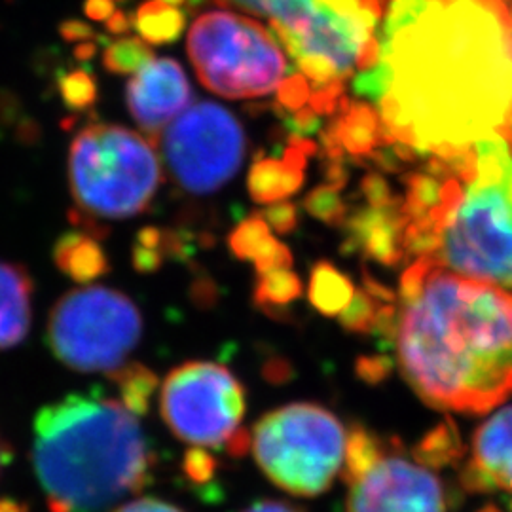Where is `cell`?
<instances>
[{"instance_id": "cell-1", "label": "cell", "mask_w": 512, "mask_h": 512, "mask_svg": "<svg viewBox=\"0 0 512 512\" xmlns=\"http://www.w3.org/2000/svg\"><path fill=\"white\" fill-rule=\"evenodd\" d=\"M382 46L391 84L380 105L384 143L448 162L482 139L509 137L512 18L505 2H431Z\"/></svg>"}, {"instance_id": "cell-2", "label": "cell", "mask_w": 512, "mask_h": 512, "mask_svg": "<svg viewBox=\"0 0 512 512\" xmlns=\"http://www.w3.org/2000/svg\"><path fill=\"white\" fill-rule=\"evenodd\" d=\"M399 366L431 408L480 416L512 397V293L437 266L404 304Z\"/></svg>"}, {"instance_id": "cell-3", "label": "cell", "mask_w": 512, "mask_h": 512, "mask_svg": "<svg viewBox=\"0 0 512 512\" xmlns=\"http://www.w3.org/2000/svg\"><path fill=\"white\" fill-rule=\"evenodd\" d=\"M33 467L52 512H103L152 480L156 456L120 399L73 393L40 408Z\"/></svg>"}, {"instance_id": "cell-4", "label": "cell", "mask_w": 512, "mask_h": 512, "mask_svg": "<svg viewBox=\"0 0 512 512\" xmlns=\"http://www.w3.org/2000/svg\"><path fill=\"white\" fill-rule=\"evenodd\" d=\"M162 183L156 150L139 133L116 124L80 129L69 150L73 220L84 232L101 234L107 220L147 211Z\"/></svg>"}, {"instance_id": "cell-5", "label": "cell", "mask_w": 512, "mask_h": 512, "mask_svg": "<svg viewBox=\"0 0 512 512\" xmlns=\"http://www.w3.org/2000/svg\"><path fill=\"white\" fill-rule=\"evenodd\" d=\"M476 177L440 232L437 260L465 277L512 287V156L494 135L475 143Z\"/></svg>"}, {"instance_id": "cell-6", "label": "cell", "mask_w": 512, "mask_h": 512, "mask_svg": "<svg viewBox=\"0 0 512 512\" xmlns=\"http://www.w3.org/2000/svg\"><path fill=\"white\" fill-rule=\"evenodd\" d=\"M340 420L319 404L294 403L262 416L253 433V454L262 473L289 494L327 492L344 461Z\"/></svg>"}, {"instance_id": "cell-7", "label": "cell", "mask_w": 512, "mask_h": 512, "mask_svg": "<svg viewBox=\"0 0 512 512\" xmlns=\"http://www.w3.org/2000/svg\"><path fill=\"white\" fill-rule=\"evenodd\" d=\"M143 336V315L116 289L86 285L63 294L48 319L46 342L61 365L78 372H116Z\"/></svg>"}, {"instance_id": "cell-8", "label": "cell", "mask_w": 512, "mask_h": 512, "mask_svg": "<svg viewBox=\"0 0 512 512\" xmlns=\"http://www.w3.org/2000/svg\"><path fill=\"white\" fill-rule=\"evenodd\" d=\"M188 55L203 86L228 99L268 95L287 73L272 33L232 12H207L196 19Z\"/></svg>"}, {"instance_id": "cell-9", "label": "cell", "mask_w": 512, "mask_h": 512, "mask_svg": "<svg viewBox=\"0 0 512 512\" xmlns=\"http://www.w3.org/2000/svg\"><path fill=\"white\" fill-rule=\"evenodd\" d=\"M156 141L169 177L198 196L232 181L245 158V133L238 120L209 101L183 110Z\"/></svg>"}, {"instance_id": "cell-10", "label": "cell", "mask_w": 512, "mask_h": 512, "mask_svg": "<svg viewBox=\"0 0 512 512\" xmlns=\"http://www.w3.org/2000/svg\"><path fill=\"white\" fill-rule=\"evenodd\" d=\"M160 410L177 439L196 448H220L243 420L245 389L226 366L184 363L167 374Z\"/></svg>"}, {"instance_id": "cell-11", "label": "cell", "mask_w": 512, "mask_h": 512, "mask_svg": "<svg viewBox=\"0 0 512 512\" xmlns=\"http://www.w3.org/2000/svg\"><path fill=\"white\" fill-rule=\"evenodd\" d=\"M448 495L429 469L393 456L349 486L348 512H448Z\"/></svg>"}, {"instance_id": "cell-12", "label": "cell", "mask_w": 512, "mask_h": 512, "mask_svg": "<svg viewBox=\"0 0 512 512\" xmlns=\"http://www.w3.org/2000/svg\"><path fill=\"white\" fill-rule=\"evenodd\" d=\"M376 25L378 21L374 19L344 16L317 2V10L302 35H294L275 19H272L270 29L275 42L285 46L294 59L302 55L325 57L340 78H348L368 38L374 37Z\"/></svg>"}, {"instance_id": "cell-13", "label": "cell", "mask_w": 512, "mask_h": 512, "mask_svg": "<svg viewBox=\"0 0 512 512\" xmlns=\"http://www.w3.org/2000/svg\"><path fill=\"white\" fill-rule=\"evenodd\" d=\"M192 88L183 67L173 59H150L128 82L126 103L133 120L152 139L183 112Z\"/></svg>"}, {"instance_id": "cell-14", "label": "cell", "mask_w": 512, "mask_h": 512, "mask_svg": "<svg viewBox=\"0 0 512 512\" xmlns=\"http://www.w3.org/2000/svg\"><path fill=\"white\" fill-rule=\"evenodd\" d=\"M459 484L471 494L512 492V406L476 429L473 459L459 471Z\"/></svg>"}, {"instance_id": "cell-15", "label": "cell", "mask_w": 512, "mask_h": 512, "mask_svg": "<svg viewBox=\"0 0 512 512\" xmlns=\"http://www.w3.org/2000/svg\"><path fill=\"white\" fill-rule=\"evenodd\" d=\"M410 220L404 215L403 202L389 207H366L348 215L344 251H363L384 266H399L406 258L403 232Z\"/></svg>"}, {"instance_id": "cell-16", "label": "cell", "mask_w": 512, "mask_h": 512, "mask_svg": "<svg viewBox=\"0 0 512 512\" xmlns=\"http://www.w3.org/2000/svg\"><path fill=\"white\" fill-rule=\"evenodd\" d=\"M33 279L29 272L0 260V351L19 346L31 327Z\"/></svg>"}, {"instance_id": "cell-17", "label": "cell", "mask_w": 512, "mask_h": 512, "mask_svg": "<svg viewBox=\"0 0 512 512\" xmlns=\"http://www.w3.org/2000/svg\"><path fill=\"white\" fill-rule=\"evenodd\" d=\"M306 154L289 145L283 158H258L249 171V194L258 203H275L293 196L304 184Z\"/></svg>"}, {"instance_id": "cell-18", "label": "cell", "mask_w": 512, "mask_h": 512, "mask_svg": "<svg viewBox=\"0 0 512 512\" xmlns=\"http://www.w3.org/2000/svg\"><path fill=\"white\" fill-rule=\"evenodd\" d=\"M57 268L78 283H90L107 274L109 258L101 243L90 232H69L54 249Z\"/></svg>"}, {"instance_id": "cell-19", "label": "cell", "mask_w": 512, "mask_h": 512, "mask_svg": "<svg viewBox=\"0 0 512 512\" xmlns=\"http://www.w3.org/2000/svg\"><path fill=\"white\" fill-rule=\"evenodd\" d=\"M342 116L332 122L342 148L353 156H370L380 143H384V129L380 114L368 105H349L348 99H340Z\"/></svg>"}, {"instance_id": "cell-20", "label": "cell", "mask_w": 512, "mask_h": 512, "mask_svg": "<svg viewBox=\"0 0 512 512\" xmlns=\"http://www.w3.org/2000/svg\"><path fill=\"white\" fill-rule=\"evenodd\" d=\"M355 294L348 275L342 274L329 262H317L311 270L310 302L327 317H338L348 308Z\"/></svg>"}, {"instance_id": "cell-21", "label": "cell", "mask_w": 512, "mask_h": 512, "mask_svg": "<svg viewBox=\"0 0 512 512\" xmlns=\"http://www.w3.org/2000/svg\"><path fill=\"white\" fill-rule=\"evenodd\" d=\"M133 25L141 40L150 46H164L177 42L183 35L186 18L179 8L162 0H148L139 6Z\"/></svg>"}, {"instance_id": "cell-22", "label": "cell", "mask_w": 512, "mask_h": 512, "mask_svg": "<svg viewBox=\"0 0 512 512\" xmlns=\"http://www.w3.org/2000/svg\"><path fill=\"white\" fill-rule=\"evenodd\" d=\"M412 456L425 469H444L459 463L465 456V446L454 420L446 416L437 427L425 433L420 444L414 446Z\"/></svg>"}, {"instance_id": "cell-23", "label": "cell", "mask_w": 512, "mask_h": 512, "mask_svg": "<svg viewBox=\"0 0 512 512\" xmlns=\"http://www.w3.org/2000/svg\"><path fill=\"white\" fill-rule=\"evenodd\" d=\"M346 465L342 480L351 486L384 459V442L363 425H353L346 440Z\"/></svg>"}, {"instance_id": "cell-24", "label": "cell", "mask_w": 512, "mask_h": 512, "mask_svg": "<svg viewBox=\"0 0 512 512\" xmlns=\"http://www.w3.org/2000/svg\"><path fill=\"white\" fill-rule=\"evenodd\" d=\"M302 291L304 287L298 275L291 270H275L270 274L258 275L253 300L260 310L275 317L279 308L300 298Z\"/></svg>"}, {"instance_id": "cell-25", "label": "cell", "mask_w": 512, "mask_h": 512, "mask_svg": "<svg viewBox=\"0 0 512 512\" xmlns=\"http://www.w3.org/2000/svg\"><path fill=\"white\" fill-rule=\"evenodd\" d=\"M112 382L118 385L120 401L137 416H143L150 408L152 395L158 387L156 374L143 365H126L112 372Z\"/></svg>"}, {"instance_id": "cell-26", "label": "cell", "mask_w": 512, "mask_h": 512, "mask_svg": "<svg viewBox=\"0 0 512 512\" xmlns=\"http://www.w3.org/2000/svg\"><path fill=\"white\" fill-rule=\"evenodd\" d=\"M275 243L277 239L272 238L270 226L262 215H253L243 220L228 238V245L234 255L241 260H253V262L260 256L266 255Z\"/></svg>"}, {"instance_id": "cell-27", "label": "cell", "mask_w": 512, "mask_h": 512, "mask_svg": "<svg viewBox=\"0 0 512 512\" xmlns=\"http://www.w3.org/2000/svg\"><path fill=\"white\" fill-rule=\"evenodd\" d=\"M152 48L141 38H118L109 42L103 65L112 74H135L152 59Z\"/></svg>"}, {"instance_id": "cell-28", "label": "cell", "mask_w": 512, "mask_h": 512, "mask_svg": "<svg viewBox=\"0 0 512 512\" xmlns=\"http://www.w3.org/2000/svg\"><path fill=\"white\" fill-rule=\"evenodd\" d=\"M408 196L403 203L404 215L408 220H420L439 203L442 183L429 173H414L408 179Z\"/></svg>"}, {"instance_id": "cell-29", "label": "cell", "mask_w": 512, "mask_h": 512, "mask_svg": "<svg viewBox=\"0 0 512 512\" xmlns=\"http://www.w3.org/2000/svg\"><path fill=\"white\" fill-rule=\"evenodd\" d=\"M304 209L311 217L323 220L329 226H342L348 219L346 203L338 196V190H334L329 184L311 190L304 198Z\"/></svg>"}, {"instance_id": "cell-30", "label": "cell", "mask_w": 512, "mask_h": 512, "mask_svg": "<svg viewBox=\"0 0 512 512\" xmlns=\"http://www.w3.org/2000/svg\"><path fill=\"white\" fill-rule=\"evenodd\" d=\"M59 93L67 107L74 110L90 109L97 99V84L92 73L76 69L59 78Z\"/></svg>"}, {"instance_id": "cell-31", "label": "cell", "mask_w": 512, "mask_h": 512, "mask_svg": "<svg viewBox=\"0 0 512 512\" xmlns=\"http://www.w3.org/2000/svg\"><path fill=\"white\" fill-rule=\"evenodd\" d=\"M380 302L374 300L365 291H355L348 308L338 315V321L344 329L355 334H372L376 311Z\"/></svg>"}, {"instance_id": "cell-32", "label": "cell", "mask_w": 512, "mask_h": 512, "mask_svg": "<svg viewBox=\"0 0 512 512\" xmlns=\"http://www.w3.org/2000/svg\"><path fill=\"white\" fill-rule=\"evenodd\" d=\"M389 84H391L389 65L380 59L378 65L361 71L359 76L353 78V92L374 101V103H380L384 99L385 93L389 92Z\"/></svg>"}, {"instance_id": "cell-33", "label": "cell", "mask_w": 512, "mask_h": 512, "mask_svg": "<svg viewBox=\"0 0 512 512\" xmlns=\"http://www.w3.org/2000/svg\"><path fill=\"white\" fill-rule=\"evenodd\" d=\"M440 266L439 260L435 256H420L414 264H410L406 268L403 277H401V298L403 304L412 302L421 289L425 287L429 275L433 274V270Z\"/></svg>"}, {"instance_id": "cell-34", "label": "cell", "mask_w": 512, "mask_h": 512, "mask_svg": "<svg viewBox=\"0 0 512 512\" xmlns=\"http://www.w3.org/2000/svg\"><path fill=\"white\" fill-rule=\"evenodd\" d=\"M217 459L213 458L205 448H190L183 461L184 475L194 484H209L217 473Z\"/></svg>"}, {"instance_id": "cell-35", "label": "cell", "mask_w": 512, "mask_h": 512, "mask_svg": "<svg viewBox=\"0 0 512 512\" xmlns=\"http://www.w3.org/2000/svg\"><path fill=\"white\" fill-rule=\"evenodd\" d=\"M277 114L283 118L291 137L308 139L310 135H315L321 129V118L311 107H302L291 114V110H283V107L277 105Z\"/></svg>"}, {"instance_id": "cell-36", "label": "cell", "mask_w": 512, "mask_h": 512, "mask_svg": "<svg viewBox=\"0 0 512 512\" xmlns=\"http://www.w3.org/2000/svg\"><path fill=\"white\" fill-rule=\"evenodd\" d=\"M395 368V361L387 355H365L355 363L357 376L368 385H380L385 382Z\"/></svg>"}, {"instance_id": "cell-37", "label": "cell", "mask_w": 512, "mask_h": 512, "mask_svg": "<svg viewBox=\"0 0 512 512\" xmlns=\"http://www.w3.org/2000/svg\"><path fill=\"white\" fill-rule=\"evenodd\" d=\"M277 99H279V107L287 110L302 109L306 105V101H310V88L306 82V76H289L285 80H281V84L277 86Z\"/></svg>"}, {"instance_id": "cell-38", "label": "cell", "mask_w": 512, "mask_h": 512, "mask_svg": "<svg viewBox=\"0 0 512 512\" xmlns=\"http://www.w3.org/2000/svg\"><path fill=\"white\" fill-rule=\"evenodd\" d=\"M342 99V80H330L327 84H313L310 93L311 109L317 114H330L340 107Z\"/></svg>"}, {"instance_id": "cell-39", "label": "cell", "mask_w": 512, "mask_h": 512, "mask_svg": "<svg viewBox=\"0 0 512 512\" xmlns=\"http://www.w3.org/2000/svg\"><path fill=\"white\" fill-rule=\"evenodd\" d=\"M262 217L277 234H291L298 226V209L293 203H275L262 213Z\"/></svg>"}, {"instance_id": "cell-40", "label": "cell", "mask_w": 512, "mask_h": 512, "mask_svg": "<svg viewBox=\"0 0 512 512\" xmlns=\"http://www.w3.org/2000/svg\"><path fill=\"white\" fill-rule=\"evenodd\" d=\"M298 67L302 69V73L306 78L313 80V84H327L330 80H342L336 69L330 65L325 57L319 55H302L296 59Z\"/></svg>"}, {"instance_id": "cell-41", "label": "cell", "mask_w": 512, "mask_h": 512, "mask_svg": "<svg viewBox=\"0 0 512 512\" xmlns=\"http://www.w3.org/2000/svg\"><path fill=\"white\" fill-rule=\"evenodd\" d=\"M361 190H363L366 200L370 203V207H389V205L401 203V200H397L391 194L389 184L385 183L384 179L376 173L366 175L363 184H361Z\"/></svg>"}, {"instance_id": "cell-42", "label": "cell", "mask_w": 512, "mask_h": 512, "mask_svg": "<svg viewBox=\"0 0 512 512\" xmlns=\"http://www.w3.org/2000/svg\"><path fill=\"white\" fill-rule=\"evenodd\" d=\"M291 266H293V253L281 241H277L266 255L260 256L258 260H255V268L258 275L270 274V272H275V270H289Z\"/></svg>"}, {"instance_id": "cell-43", "label": "cell", "mask_w": 512, "mask_h": 512, "mask_svg": "<svg viewBox=\"0 0 512 512\" xmlns=\"http://www.w3.org/2000/svg\"><path fill=\"white\" fill-rule=\"evenodd\" d=\"M114 512H184L179 509V507H175V505H171V503H167V501H162V499H156V497H143V499H133V501H129V503H124V505H120L118 509Z\"/></svg>"}, {"instance_id": "cell-44", "label": "cell", "mask_w": 512, "mask_h": 512, "mask_svg": "<svg viewBox=\"0 0 512 512\" xmlns=\"http://www.w3.org/2000/svg\"><path fill=\"white\" fill-rule=\"evenodd\" d=\"M363 283H365L363 291L370 294L374 300H378L380 304H395L397 302V294L393 293L389 287L382 285L368 270L363 272Z\"/></svg>"}, {"instance_id": "cell-45", "label": "cell", "mask_w": 512, "mask_h": 512, "mask_svg": "<svg viewBox=\"0 0 512 512\" xmlns=\"http://www.w3.org/2000/svg\"><path fill=\"white\" fill-rule=\"evenodd\" d=\"M224 446H226V452H228L232 458H243V456H247V452L253 448V439H251V435H249L247 429L238 427Z\"/></svg>"}, {"instance_id": "cell-46", "label": "cell", "mask_w": 512, "mask_h": 512, "mask_svg": "<svg viewBox=\"0 0 512 512\" xmlns=\"http://www.w3.org/2000/svg\"><path fill=\"white\" fill-rule=\"evenodd\" d=\"M262 374L272 384H285L291 380V365L285 359H274L264 366Z\"/></svg>"}, {"instance_id": "cell-47", "label": "cell", "mask_w": 512, "mask_h": 512, "mask_svg": "<svg viewBox=\"0 0 512 512\" xmlns=\"http://www.w3.org/2000/svg\"><path fill=\"white\" fill-rule=\"evenodd\" d=\"M84 10H86L88 18L103 21V23H107L112 18V14L116 12L114 0H86Z\"/></svg>"}, {"instance_id": "cell-48", "label": "cell", "mask_w": 512, "mask_h": 512, "mask_svg": "<svg viewBox=\"0 0 512 512\" xmlns=\"http://www.w3.org/2000/svg\"><path fill=\"white\" fill-rule=\"evenodd\" d=\"M325 177H327L329 186H332L334 190H340V188H344L346 183H348V171H346V167L342 165V162H332V160H329Z\"/></svg>"}, {"instance_id": "cell-49", "label": "cell", "mask_w": 512, "mask_h": 512, "mask_svg": "<svg viewBox=\"0 0 512 512\" xmlns=\"http://www.w3.org/2000/svg\"><path fill=\"white\" fill-rule=\"evenodd\" d=\"M220 6H228V8H236V10H245L249 14L255 16H264V6L262 0H215Z\"/></svg>"}, {"instance_id": "cell-50", "label": "cell", "mask_w": 512, "mask_h": 512, "mask_svg": "<svg viewBox=\"0 0 512 512\" xmlns=\"http://www.w3.org/2000/svg\"><path fill=\"white\" fill-rule=\"evenodd\" d=\"M243 512H304L298 509L296 505L291 503H283V501H258L255 505H251L247 511Z\"/></svg>"}, {"instance_id": "cell-51", "label": "cell", "mask_w": 512, "mask_h": 512, "mask_svg": "<svg viewBox=\"0 0 512 512\" xmlns=\"http://www.w3.org/2000/svg\"><path fill=\"white\" fill-rule=\"evenodd\" d=\"M61 33H63V37L74 40V42H82V40H88V38L92 37L90 27L84 25V23H80V21H69V23H65L63 29H61Z\"/></svg>"}, {"instance_id": "cell-52", "label": "cell", "mask_w": 512, "mask_h": 512, "mask_svg": "<svg viewBox=\"0 0 512 512\" xmlns=\"http://www.w3.org/2000/svg\"><path fill=\"white\" fill-rule=\"evenodd\" d=\"M131 25H133V21H129L128 16H126L124 12H114L112 18L107 21V27H109V31L112 35H124V33H128L129 29H131Z\"/></svg>"}, {"instance_id": "cell-53", "label": "cell", "mask_w": 512, "mask_h": 512, "mask_svg": "<svg viewBox=\"0 0 512 512\" xmlns=\"http://www.w3.org/2000/svg\"><path fill=\"white\" fill-rule=\"evenodd\" d=\"M0 512H27V507L14 499H0Z\"/></svg>"}, {"instance_id": "cell-54", "label": "cell", "mask_w": 512, "mask_h": 512, "mask_svg": "<svg viewBox=\"0 0 512 512\" xmlns=\"http://www.w3.org/2000/svg\"><path fill=\"white\" fill-rule=\"evenodd\" d=\"M10 461H12V450H10V446L6 444V440L0 437V473H2V469H4Z\"/></svg>"}, {"instance_id": "cell-55", "label": "cell", "mask_w": 512, "mask_h": 512, "mask_svg": "<svg viewBox=\"0 0 512 512\" xmlns=\"http://www.w3.org/2000/svg\"><path fill=\"white\" fill-rule=\"evenodd\" d=\"M162 2L173 4V6H181V4H184V2H192V4H198L200 0H162Z\"/></svg>"}, {"instance_id": "cell-56", "label": "cell", "mask_w": 512, "mask_h": 512, "mask_svg": "<svg viewBox=\"0 0 512 512\" xmlns=\"http://www.w3.org/2000/svg\"><path fill=\"white\" fill-rule=\"evenodd\" d=\"M476 512H503L501 511V509H499V507H495V505H492V503H490V505H484V507H482V509H478V511Z\"/></svg>"}, {"instance_id": "cell-57", "label": "cell", "mask_w": 512, "mask_h": 512, "mask_svg": "<svg viewBox=\"0 0 512 512\" xmlns=\"http://www.w3.org/2000/svg\"><path fill=\"white\" fill-rule=\"evenodd\" d=\"M431 2H439V4H448V2H452V0H431Z\"/></svg>"}, {"instance_id": "cell-58", "label": "cell", "mask_w": 512, "mask_h": 512, "mask_svg": "<svg viewBox=\"0 0 512 512\" xmlns=\"http://www.w3.org/2000/svg\"><path fill=\"white\" fill-rule=\"evenodd\" d=\"M512 135V122H511V126H509V137H511Z\"/></svg>"}, {"instance_id": "cell-59", "label": "cell", "mask_w": 512, "mask_h": 512, "mask_svg": "<svg viewBox=\"0 0 512 512\" xmlns=\"http://www.w3.org/2000/svg\"><path fill=\"white\" fill-rule=\"evenodd\" d=\"M511 511H512V501H511Z\"/></svg>"}, {"instance_id": "cell-60", "label": "cell", "mask_w": 512, "mask_h": 512, "mask_svg": "<svg viewBox=\"0 0 512 512\" xmlns=\"http://www.w3.org/2000/svg\"><path fill=\"white\" fill-rule=\"evenodd\" d=\"M382 2H384V0H382Z\"/></svg>"}]
</instances>
